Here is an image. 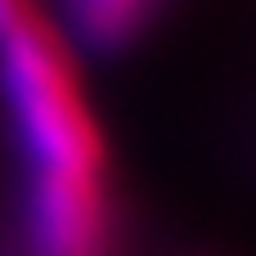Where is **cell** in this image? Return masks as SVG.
Segmentation results:
<instances>
[{
    "mask_svg": "<svg viewBox=\"0 0 256 256\" xmlns=\"http://www.w3.org/2000/svg\"><path fill=\"white\" fill-rule=\"evenodd\" d=\"M0 94L27 162L22 230L117 220L108 144L81 63L40 0H0Z\"/></svg>",
    "mask_w": 256,
    "mask_h": 256,
    "instance_id": "cell-1",
    "label": "cell"
},
{
    "mask_svg": "<svg viewBox=\"0 0 256 256\" xmlns=\"http://www.w3.org/2000/svg\"><path fill=\"white\" fill-rule=\"evenodd\" d=\"M148 9H153V0H68L72 27L94 45H117V40L135 36L140 22L148 18Z\"/></svg>",
    "mask_w": 256,
    "mask_h": 256,
    "instance_id": "cell-2",
    "label": "cell"
}]
</instances>
